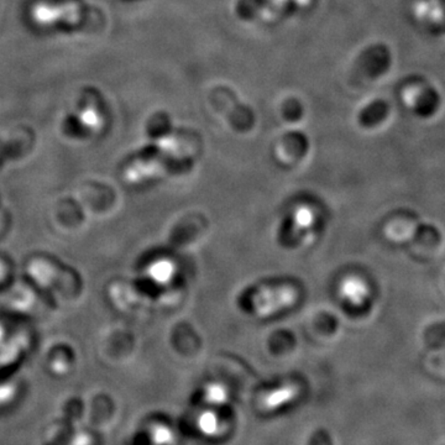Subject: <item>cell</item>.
Masks as SVG:
<instances>
[{"label":"cell","instance_id":"cell-3","mask_svg":"<svg viewBox=\"0 0 445 445\" xmlns=\"http://www.w3.org/2000/svg\"><path fill=\"white\" fill-rule=\"evenodd\" d=\"M441 107V96L436 88L427 87L415 99L413 111L419 118H432Z\"/></svg>","mask_w":445,"mask_h":445},{"label":"cell","instance_id":"cell-9","mask_svg":"<svg viewBox=\"0 0 445 445\" xmlns=\"http://www.w3.org/2000/svg\"><path fill=\"white\" fill-rule=\"evenodd\" d=\"M295 224L302 229H307L313 222V213L308 208H300L295 214Z\"/></svg>","mask_w":445,"mask_h":445},{"label":"cell","instance_id":"cell-11","mask_svg":"<svg viewBox=\"0 0 445 445\" xmlns=\"http://www.w3.org/2000/svg\"><path fill=\"white\" fill-rule=\"evenodd\" d=\"M441 29H443V31L445 33V13L444 15H443V18H441Z\"/></svg>","mask_w":445,"mask_h":445},{"label":"cell","instance_id":"cell-8","mask_svg":"<svg viewBox=\"0 0 445 445\" xmlns=\"http://www.w3.org/2000/svg\"><path fill=\"white\" fill-rule=\"evenodd\" d=\"M151 441L155 445H169L174 441V433L169 427H155L151 432Z\"/></svg>","mask_w":445,"mask_h":445},{"label":"cell","instance_id":"cell-1","mask_svg":"<svg viewBox=\"0 0 445 445\" xmlns=\"http://www.w3.org/2000/svg\"><path fill=\"white\" fill-rule=\"evenodd\" d=\"M82 10L76 1L63 3V4H46L41 3L34 8L33 16L35 21L41 25H55L60 23L77 24L81 19Z\"/></svg>","mask_w":445,"mask_h":445},{"label":"cell","instance_id":"cell-4","mask_svg":"<svg viewBox=\"0 0 445 445\" xmlns=\"http://www.w3.org/2000/svg\"><path fill=\"white\" fill-rule=\"evenodd\" d=\"M295 393H297V388H292V386L277 388L275 391L270 392L269 395L264 397L262 405L269 411L276 410V408H280L286 403L292 401L295 398Z\"/></svg>","mask_w":445,"mask_h":445},{"label":"cell","instance_id":"cell-10","mask_svg":"<svg viewBox=\"0 0 445 445\" xmlns=\"http://www.w3.org/2000/svg\"><path fill=\"white\" fill-rule=\"evenodd\" d=\"M89 444V439H88L86 436H78L74 441H73V445H88Z\"/></svg>","mask_w":445,"mask_h":445},{"label":"cell","instance_id":"cell-7","mask_svg":"<svg viewBox=\"0 0 445 445\" xmlns=\"http://www.w3.org/2000/svg\"><path fill=\"white\" fill-rule=\"evenodd\" d=\"M204 398L210 405H222L227 401V392L225 388H222V385L213 383V385H208L205 388Z\"/></svg>","mask_w":445,"mask_h":445},{"label":"cell","instance_id":"cell-6","mask_svg":"<svg viewBox=\"0 0 445 445\" xmlns=\"http://www.w3.org/2000/svg\"><path fill=\"white\" fill-rule=\"evenodd\" d=\"M199 431L205 436H214L219 429L218 417L213 412H204L198 419Z\"/></svg>","mask_w":445,"mask_h":445},{"label":"cell","instance_id":"cell-2","mask_svg":"<svg viewBox=\"0 0 445 445\" xmlns=\"http://www.w3.org/2000/svg\"><path fill=\"white\" fill-rule=\"evenodd\" d=\"M278 290H267L262 292L261 295L255 298V308L260 315H270L272 312L285 308L286 305H290L295 302V291L287 288L278 295Z\"/></svg>","mask_w":445,"mask_h":445},{"label":"cell","instance_id":"cell-5","mask_svg":"<svg viewBox=\"0 0 445 445\" xmlns=\"http://www.w3.org/2000/svg\"><path fill=\"white\" fill-rule=\"evenodd\" d=\"M363 292L364 287L360 283V281L354 280V278L344 281L340 287V293L343 295V298L353 303H359L361 300Z\"/></svg>","mask_w":445,"mask_h":445}]
</instances>
